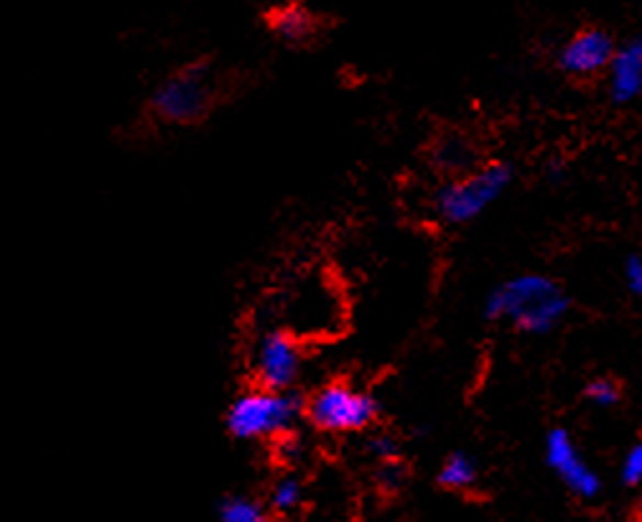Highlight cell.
I'll return each instance as SVG.
<instances>
[{
	"instance_id": "6da1fadb",
	"label": "cell",
	"mask_w": 642,
	"mask_h": 522,
	"mask_svg": "<svg viewBox=\"0 0 642 522\" xmlns=\"http://www.w3.org/2000/svg\"><path fill=\"white\" fill-rule=\"evenodd\" d=\"M568 293L558 280L543 273H520L492 288L485 301L489 321H505L523 334H551L566 319Z\"/></svg>"
},
{
	"instance_id": "7a4b0ae2",
	"label": "cell",
	"mask_w": 642,
	"mask_h": 522,
	"mask_svg": "<svg viewBox=\"0 0 642 522\" xmlns=\"http://www.w3.org/2000/svg\"><path fill=\"white\" fill-rule=\"evenodd\" d=\"M512 184V166L505 160L479 166L467 176H456L433 195V212L446 224H469L500 199Z\"/></svg>"
},
{
	"instance_id": "3957f363",
	"label": "cell",
	"mask_w": 642,
	"mask_h": 522,
	"mask_svg": "<svg viewBox=\"0 0 642 522\" xmlns=\"http://www.w3.org/2000/svg\"><path fill=\"white\" fill-rule=\"evenodd\" d=\"M301 413L299 398L286 390H253L240 396L228 411V429L237 438H266L284 433Z\"/></svg>"
},
{
	"instance_id": "277c9868",
	"label": "cell",
	"mask_w": 642,
	"mask_h": 522,
	"mask_svg": "<svg viewBox=\"0 0 642 522\" xmlns=\"http://www.w3.org/2000/svg\"><path fill=\"white\" fill-rule=\"evenodd\" d=\"M311 423L329 433L363 431L377 418V403L347 382H329L309 400Z\"/></svg>"
},
{
	"instance_id": "5b68a950",
	"label": "cell",
	"mask_w": 642,
	"mask_h": 522,
	"mask_svg": "<svg viewBox=\"0 0 642 522\" xmlns=\"http://www.w3.org/2000/svg\"><path fill=\"white\" fill-rule=\"evenodd\" d=\"M204 64L189 67L168 77L154 95V110L171 123H191L207 110L210 102V79Z\"/></svg>"
},
{
	"instance_id": "8992f818",
	"label": "cell",
	"mask_w": 642,
	"mask_h": 522,
	"mask_svg": "<svg viewBox=\"0 0 642 522\" xmlns=\"http://www.w3.org/2000/svg\"><path fill=\"white\" fill-rule=\"evenodd\" d=\"M545 464L579 500H594L601 492V477L584 459L582 448L566 429H553L545 436Z\"/></svg>"
},
{
	"instance_id": "52a82bcc",
	"label": "cell",
	"mask_w": 642,
	"mask_h": 522,
	"mask_svg": "<svg viewBox=\"0 0 642 522\" xmlns=\"http://www.w3.org/2000/svg\"><path fill=\"white\" fill-rule=\"evenodd\" d=\"M617 44L605 29H582L568 38L558 54V64L572 77H597L609 69Z\"/></svg>"
},
{
	"instance_id": "ba28073f",
	"label": "cell",
	"mask_w": 642,
	"mask_h": 522,
	"mask_svg": "<svg viewBox=\"0 0 642 522\" xmlns=\"http://www.w3.org/2000/svg\"><path fill=\"white\" fill-rule=\"evenodd\" d=\"M301 369V352L288 334L270 332L255 349V375L268 390H286Z\"/></svg>"
},
{
	"instance_id": "9c48e42d",
	"label": "cell",
	"mask_w": 642,
	"mask_h": 522,
	"mask_svg": "<svg viewBox=\"0 0 642 522\" xmlns=\"http://www.w3.org/2000/svg\"><path fill=\"white\" fill-rule=\"evenodd\" d=\"M609 98L617 104H630L642 95V42L617 46L615 59L607 69Z\"/></svg>"
},
{
	"instance_id": "30bf717a",
	"label": "cell",
	"mask_w": 642,
	"mask_h": 522,
	"mask_svg": "<svg viewBox=\"0 0 642 522\" xmlns=\"http://www.w3.org/2000/svg\"><path fill=\"white\" fill-rule=\"evenodd\" d=\"M477 477H479V469L475 459L464 452H454L452 456H446V462L441 464V469H439V485L446 489H456V492L475 487Z\"/></svg>"
},
{
	"instance_id": "8fae6325",
	"label": "cell",
	"mask_w": 642,
	"mask_h": 522,
	"mask_svg": "<svg viewBox=\"0 0 642 522\" xmlns=\"http://www.w3.org/2000/svg\"><path fill=\"white\" fill-rule=\"evenodd\" d=\"M273 31L286 42H299L311 31V15L301 5H286L273 13Z\"/></svg>"
},
{
	"instance_id": "7c38bea8",
	"label": "cell",
	"mask_w": 642,
	"mask_h": 522,
	"mask_svg": "<svg viewBox=\"0 0 642 522\" xmlns=\"http://www.w3.org/2000/svg\"><path fill=\"white\" fill-rule=\"evenodd\" d=\"M220 522H266V510L251 497H230L220 508Z\"/></svg>"
},
{
	"instance_id": "4fadbf2b",
	"label": "cell",
	"mask_w": 642,
	"mask_h": 522,
	"mask_svg": "<svg viewBox=\"0 0 642 522\" xmlns=\"http://www.w3.org/2000/svg\"><path fill=\"white\" fill-rule=\"evenodd\" d=\"M584 398L597 408H615L620 403L622 392L612 377H594L591 382H587V388H584Z\"/></svg>"
},
{
	"instance_id": "5bb4252c",
	"label": "cell",
	"mask_w": 642,
	"mask_h": 522,
	"mask_svg": "<svg viewBox=\"0 0 642 522\" xmlns=\"http://www.w3.org/2000/svg\"><path fill=\"white\" fill-rule=\"evenodd\" d=\"M301 502V485L296 479H280L270 492V504L278 512H291Z\"/></svg>"
},
{
	"instance_id": "9a60e30c",
	"label": "cell",
	"mask_w": 642,
	"mask_h": 522,
	"mask_svg": "<svg viewBox=\"0 0 642 522\" xmlns=\"http://www.w3.org/2000/svg\"><path fill=\"white\" fill-rule=\"evenodd\" d=\"M620 477L628 487L642 485V438H638L628 452H624L620 462Z\"/></svg>"
},
{
	"instance_id": "2e32d148",
	"label": "cell",
	"mask_w": 642,
	"mask_h": 522,
	"mask_svg": "<svg viewBox=\"0 0 642 522\" xmlns=\"http://www.w3.org/2000/svg\"><path fill=\"white\" fill-rule=\"evenodd\" d=\"M622 280L632 296H642V255L630 253L622 263Z\"/></svg>"
},
{
	"instance_id": "e0dca14e",
	"label": "cell",
	"mask_w": 642,
	"mask_h": 522,
	"mask_svg": "<svg viewBox=\"0 0 642 522\" xmlns=\"http://www.w3.org/2000/svg\"><path fill=\"white\" fill-rule=\"evenodd\" d=\"M370 452L375 456H380L383 462H392L398 456V441L388 436V433H380V436H375L370 441Z\"/></svg>"
},
{
	"instance_id": "ac0fdd59",
	"label": "cell",
	"mask_w": 642,
	"mask_h": 522,
	"mask_svg": "<svg viewBox=\"0 0 642 522\" xmlns=\"http://www.w3.org/2000/svg\"><path fill=\"white\" fill-rule=\"evenodd\" d=\"M377 474H380V477H377L380 479V485H385L388 489H396L400 481H403V469H400L396 462H385V467Z\"/></svg>"
}]
</instances>
